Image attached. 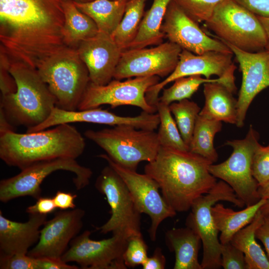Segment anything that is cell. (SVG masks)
Segmentation results:
<instances>
[{"mask_svg": "<svg viewBox=\"0 0 269 269\" xmlns=\"http://www.w3.org/2000/svg\"><path fill=\"white\" fill-rule=\"evenodd\" d=\"M38 269H77L78 267L65 263L61 259L37 258Z\"/></svg>", "mask_w": 269, "mask_h": 269, "instance_id": "f6af8a7d", "label": "cell"}, {"mask_svg": "<svg viewBox=\"0 0 269 269\" xmlns=\"http://www.w3.org/2000/svg\"><path fill=\"white\" fill-rule=\"evenodd\" d=\"M266 199H261L258 202L246 206L242 210L236 211L226 207L221 203H216L211 208L214 222L219 232L221 244L230 242L233 236L240 230L250 224Z\"/></svg>", "mask_w": 269, "mask_h": 269, "instance_id": "d4e9b609", "label": "cell"}, {"mask_svg": "<svg viewBox=\"0 0 269 269\" xmlns=\"http://www.w3.org/2000/svg\"><path fill=\"white\" fill-rule=\"evenodd\" d=\"M205 104L199 115L226 123L236 125L237 100L223 84L216 82L203 84Z\"/></svg>", "mask_w": 269, "mask_h": 269, "instance_id": "cb8c5ba5", "label": "cell"}, {"mask_svg": "<svg viewBox=\"0 0 269 269\" xmlns=\"http://www.w3.org/2000/svg\"><path fill=\"white\" fill-rule=\"evenodd\" d=\"M257 16L269 17V0H234Z\"/></svg>", "mask_w": 269, "mask_h": 269, "instance_id": "60d3db41", "label": "cell"}, {"mask_svg": "<svg viewBox=\"0 0 269 269\" xmlns=\"http://www.w3.org/2000/svg\"><path fill=\"white\" fill-rule=\"evenodd\" d=\"M62 0H0V49L37 69L66 45Z\"/></svg>", "mask_w": 269, "mask_h": 269, "instance_id": "6da1fadb", "label": "cell"}, {"mask_svg": "<svg viewBox=\"0 0 269 269\" xmlns=\"http://www.w3.org/2000/svg\"><path fill=\"white\" fill-rule=\"evenodd\" d=\"M159 118L157 133L161 146L188 151L189 146L183 140L175 121L172 116L169 105L158 102L156 105Z\"/></svg>", "mask_w": 269, "mask_h": 269, "instance_id": "d6a6232c", "label": "cell"}, {"mask_svg": "<svg viewBox=\"0 0 269 269\" xmlns=\"http://www.w3.org/2000/svg\"><path fill=\"white\" fill-rule=\"evenodd\" d=\"M72 0L75 1H79V2H88V1H93L94 0Z\"/></svg>", "mask_w": 269, "mask_h": 269, "instance_id": "f907efd6", "label": "cell"}, {"mask_svg": "<svg viewBox=\"0 0 269 269\" xmlns=\"http://www.w3.org/2000/svg\"><path fill=\"white\" fill-rule=\"evenodd\" d=\"M261 225L256 231V237L263 244L269 259V216H264Z\"/></svg>", "mask_w": 269, "mask_h": 269, "instance_id": "bcb514c9", "label": "cell"}, {"mask_svg": "<svg viewBox=\"0 0 269 269\" xmlns=\"http://www.w3.org/2000/svg\"><path fill=\"white\" fill-rule=\"evenodd\" d=\"M86 146L76 128L63 124L33 133L0 132V158L22 170L37 162L59 158L76 159Z\"/></svg>", "mask_w": 269, "mask_h": 269, "instance_id": "3957f363", "label": "cell"}, {"mask_svg": "<svg viewBox=\"0 0 269 269\" xmlns=\"http://www.w3.org/2000/svg\"><path fill=\"white\" fill-rule=\"evenodd\" d=\"M212 163L189 150L160 146L155 158L145 165L144 173L157 183L171 209L184 212L217 183L216 178L209 171Z\"/></svg>", "mask_w": 269, "mask_h": 269, "instance_id": "7a4b0ae2", "label": "cell"}, {"mask_svg": "<svg viewBox=\"0 0 269 269\" xmlns=\"http://www.w3.org/2000/svg\"><path fill=\"white\" fill-rule=\"evenodd\" d=\"M222 122L209 119L199 114L190 141L189 151L200 155L213 163L218 154L214 146L216 134L222 129Z\"/></svg>", "mask_w": 269, "mask_h": 269, "instance_id": "f546056e", "label": "cell"}, {"mask_svg": "<svg viewBox=\"0 0 269 269\" xmlns=\"http://www.w3.org/2000/svg\"><path fill=\"white\" fill-rule=\"evenodd\" d=\"M88 123L111 126L129 125L138 129L154 131L159 124L158 114L144 111L135 117H123L104 110L101 107L75 111H67L55 107L43 123L27 129L26 133L42 131L63 124Z\"/></svg>", "mask_w": 269, "mask_h": 269, "instance_id": "ac0fdd59", "label": "cell"}, {"mask_svg": "<svg viewBox=\"0 0 269 269\" xmlns=\"http://www.w3.org/2000/svg\"><path fill=\"white\" fill-rule=\"evenodd\" d=\"M182 50L169 41L150 48L127 49L122 53L114 79L167 77L175 69Z\"/></svg>", "mask_w": 269, "mask_h": 269, "instance_id": "2e32d148", "label": "cell"}, {"mask_svg": "<svg viewBox=\"0 0 269 269\" xmlns=\"http://www.w3.org/2000/svg\"><path fill=\"white\" fill-rule=\"evenodd\" d=\"M76 194L62 191H57L53 199L57 208L62 210L75 209L76 205L74 201L77 198Z\"/></svg>", "mask_w": 269, "mask_h": 269, "instance_id": "7bdbcfd3", "label": "cell"}, {"mask_svg": "<svg viewBox=\"0 0 269 269\" xmlns=\"http://www.w3.org/2000/svg\"><path fill=\"white\" fill-rule=\"evenodd\" d=\"M47 221V215L29 214L28 221L18 222L3 216L0 211V257L27 254L39 240L40 228Z\"/></svg>", "mask_w": 269, "mask_h": 269, "instance_id": "7402d4cb", "label": "cell"}, {"mask_svg": "<svg viewBox=\"0 0 269 269\" xmlns=\"http://www.w3.org/2000/svg\"><path fill=\"white\" fill-rule=\"evenodd\" d=\"M36 69L56 98V107L77 110L90 80L76 49L64 47L44 60Z\"/></svg>", "mask_w": 269, "mask_h": 269, "instance_id": "5b68a950", "label": "cell"}, {"mask_svg": "<svg viewBox=\"0 0 269 269\" xmlns=\"http://www.w3.org/2000/svg\"><path fill=\"white\" fill-rule=\"evenodd\" d=\"M64 15L62 29L63 41L69 47L76 48L83 40L96 35L99 30L95 22L81 11L72 0H62Z\"/></svg>", "mask_w": 269, "mask_h": 269, "instance_id": "4316f807", "label": "cell"}, {"mask_svg": "<svg viewBox=\"0 0 269 269\" xmlns=\"http://www.w3.org/2000/svg\"><path fill=\"white\" fill-rule=\"evenodd\" d=\"M76 49L87 68L90 82L104 85L114 79L123 51L111 34L98 31L81 42Z\"/></svg>", "mask_w": 269, "mask_h": 269, "instance_id": "44dd1931", "label": "cell"}, {"mask_svg": "<svg viewBox=\"0 0 269 269\" xmlns=\"http://www.w3.org/2000/svg\"><path fill=\"white\" fill-rule=\"evenodd\" d=\"M174 82L170 87L163 88L158 102L169 105L175 101L190 99L202 84L206 83L220 82L229 89L226 82L221 78L207 79L198 75L180 77Z\"/></svg>", "mask_w": 269, "mask_h": 269, "instance_id": "1f68e13d", "label": "cell"}, {"mask_svg": "<svg viewBox=\"0 0 269 269\" xmlns=\"http://www.w3.org/2000/svg\"><path fill=\"white\" fill-rule=\"evenodd\" d=\"M147 0H128L123 17L111 35L123 51L129 49L135 38L144 15Z\"/></svg>", "mask_w": 269, "mask_h": 269, "instance_id": "4dcf8cb0", "label": "cell"}, {"mask_svg": "<svg viewBox=\"0 0 269 269\" xmlns=\"http://www.w3.org/2000/svg\"><path fill=\"white\" fill-rule=\"evenodd\" d=\"M86 230L74 238L62 256L65 263L75 262L84 269H126L123 254L128 238L119 234L100 241L90 238Z\"/></svg>", "mask_w": 269, "mask_h": 269, "instance_id": "5bb4252c", "label": "cell"}, {"mask_svg": "<svg viewBox=\"0 0 269 269\" xmlns=\"http://www.w3.org/2000/svg\"><path fill=\"white\" fill-rule=\"evenodd\" d=\"M171 0H153L150 8L144 14L137 34L129 49H140L162 43L165 35L161 31V26Z\"/></svg>", "mask_w": 269, "mask_h": 269, "instance_id": "f1b7e54d", "label": "cell"}, {"mask_svg": "<svg viewBox=\"0 0 269 269\" xmlns=\"http://www.w3.org/2000/svg\"><path fill=\"white\" fill-rule=\"evenodd\" d=\"M127 0H94L88 2H73L81 11L93 19L99 31L112 35L123 17Z\"/></svg>", "mask_w": 269, "mask_h": 269, "instance_id": "484cf974", "label": "cell"}, {"mask_svg": "<svg viewBox=\"0 0 269 269\" xmlns=\"http://www.w3.org/2000/svg\"><path fill=\"white\" fill-rule=\"evenodd\" d=\"M157 76L137 77L121 81L112 79L108 84L99 85L89 82L78 105L83 110L109 105L112 108L121 106H133L148 113L157 112L145 99L148 89L159 82Z\"/></svg>", "mask_w": 269, "mask_h": 269, "instance_id": "4fadbf2b", "label": "cell"}, {"mask_svg": "<svg viewBox=\"0 0 269 269\" xmlns=\"http://www.w3.org/2000/svg\"><path fill=\"white\" fill-rule=\"evenodd\" d=\"M97 156L105 160L119 174L126 184L139 212L149 217L151 225L148 232L150 240L154 241L161 223L176 214L160 195L157 183L145 173L140 174L119 165L107 154H101Z\"/></svg>", "mask_w": 269, "mask_h": 269, "instance_id": "9a60e30c", "label": "cell"}, {"mask_svg": "<svg viewBox=\"0 0 269 269\" xmlns=\"http://www.w3.org/2000/svg\"><path fill=\"white\" fill-rule=\"evenodd\" d=\"M252 170L259 185L269 180V144H258L253 154Z\"/></svg>", "mask_w": 269, "mask_h": 269, "instance_id": "8d00e7d4", "label": "cell"}, {"mask_svg": "<svg viewBox=\"0 0 269 269\" xmlns=\"http://www.w3.org/2000/svg\"><path fill=\"white\" fill-rule=\"evenodd\" d=\"M221 267L224 269H248L244 253L231 242L221 244Z\"/></svg>", "mask_w": 269, "mask_h": 269, "instance_id": "74e56055", "label": "cell"}, {"mask_svg": "<svg viewBox=\"0 0 269 269\" xmlns=\"http://www.w3.org/2000/svg\"><path fill=\"white\" fill-rule=\"evenodd\" d=\"M197 23L172 0L166 9L161 31L169 41L196 54L211 51L233 53L223 42L208 36Z\"/></svg>", "mask_w": 269, "mask_h": 269, "instance_id": "e0dca14e", "label": "cell"}, {"mask_svg": "<svg viewBox=\"0 0 269 269\" xmlns=\"http://www.w3.org/2000/svg\"><path fill=\"white\" fill-rule=\"evenodd\" d=\"M60 170L75 174L73 181L77 190L87 186L92 175L91 169L79 164L76 159L59 158L37 162L21 170L17 175L0 181V201L6 203L27 196L37 199L41 197L40 185L44 179Z\"/></svg>", "mask_w": 269, "mask_h": 269, "instance_id": "30bf717a", "label": "cell"}, {"mask_svg": "<svg viewBox=\"0 0 269 269\" xmlns=\"http://www.w3.org/2000/svg\"><path fill=\"white\" fill-rule=\"evenodd\" d=\"M224 43L235 55L242 74V84L237 99L236 123L237 127L242 128L254 99L269 87V51L264 50L255 52H248Z\"/></svg>", "mask_w": 269, "mask_h": 269, "instance_id": "d6986e66", "label": "cell"}, {"mask_svg": "<svg viewBox=\"0 0 269 269\" xmlns=\"http://www.w3.org/2000/svg\"><path fill=\"white\" fill-rule=\"evenodd\" d=\"M220 201L231 202L240 208L245 206L233 189L221 180L207 193L194 201L186 219V226L194 229L201 240L202 269H218L221 267V244L211 212L212 207Z\"/></svg>", "mask_w": 269, "mask_h": 269, "instance_id": "ba28073f", "label": "cell"}, {"mask_svg": "<svg viewBox=\"0 0 269 269\" xmlns=\"http://www.w3.org/2000/svg\"><path fill=\"white\" fill-rule=\"evenodd\" d=\"M260 211L264 216H269V198L266 199L265 203L260 208Z\"/></svg>", "mask_w": 269, "mask_h": 269, "instance_id": "681fc988", "label": "cell"}, {"mask_svg": "<svg viewBox=\"0 0 269 269\" xmlns=\"http://www.w3.org/2000/svg\"><path fill=\"white\" fill-rule=\"evenodd\" d=\"M166 260L160 247H156L152 255L147 257L141 265L143 269H164L165 268Z\"/></svg>", "mask_w": 269, "mask_h": 269, "instance_id": "ee69618b", "label": "cell"}, {"mask_svg": "<svg viewBox=\"0 0 269 269\" xmlns=\"http://www.w3.org/2000/svg\"><path fill=\"white\" fill-rule=\"evenodd\" d=\"M0 269H38L37 258L27 254L0 257Z\"/></svg>", "mask_w": 269, "mask_h": 269, "instance_id": "ab89813d", "label": "cell"}, {"mask_svg": "<svg viewBox=\"0 0 269 269\" xmlns=\"http://www.w3.org/2000/svg\"><path fill=\"white\" fill-rule=\"evenodd\" d=\"M147 249L148 247L142 234L129 238L123 254V259L126 267L135 268L142 265L148 257Z\"/></svg>", "mask_w": 269, "mask_h": 269, "instance_id": "d590c367", "label": "cell"}, {"mask_svg": "<svg viewBox=\"0 0 269 269\" xmlns=\"http://www.w3.org/2000/svg\"><path fill=\"white\" fill-rule=\"evenodd\" d=\"M233 55L215 51L196 54L182 49L174 70L163 81L148 89L145 94L147 102L155 106L159 94L166 85L179 78L196 75L207 79L216 75L226 82L229 89L234 93L237 90L234 77L236 67L232 61Z\"/></svg>", "mask_w": 269, "mask_h": 269, "instance_id": "7c38bea8", "label": "cell"}, {"mask_svg": "<svg viewBox=\"0 0 269 269\" xmlns=\"http://www.w3.org/2000/svg\"><path fill=\"white\" fill-rule=\"evenodd\" d=\"M9 71L17 89L14 93L1 96L0 113L13 128L39 125L56 107V98L36 69L11 61Z\"/></svg>", "mask_w": 269, "mask_h": 269, "instance_id": "277c9868", "label": "cell"}, {"mask_svg": "<svg viewBox=\"0 0 269 269\" xmlns=\"http://www.w3.org/2000/svg\"><path fill=\"white\" fill-rule=\"evenodd\" d=\"M84 135L104 149L115 162L133 171H136L140 162L152 161L161 146L154 131L129 125L88 130Z\"/></svg>", "mask_w": 269, "mask_h": 269, "instance_id": "8992f818", "label": "cell"}, {"mask_svg": "<svg viewBox=\"0 0 269 269\" xmlns=\"http://www.w3.org/2000/svg\"><path fill=\"white\" fill-rule=\"evenodd\" d=\"M197 22L206 21L224 0H174Z\"/></svg>", "mask_w": 269, "mask_h": 269, "instance_id": "e575fe53", "label": "cell"}, {"mask_svg": "<svg viewBox=\"0 0 269 269\" xmlns=\"http://www.w3.org/2000/svg\"><path fill=\"white\" fill-rule=\"evenodd\" d=\"M56 208L53 198L40 197L34 205L26 208V212L29 214L47 215L54 211Z\"/></svg>", "mask_w": 269, "mask_h": 269, "instance_id": "b9f144b4", "label": "cell"}, {"mask_svg": "<svg viewBox=\"0 0 269 269\" xmlns=\"http://www.w3.org/2000/svg\"><path fill=\"white\" fill-rule=\"evenodd\" d=\"M169 108L183 140L189 146L200 108L195 102L185 99L171 103Z\"/></svg>", "mask_w": 269, "mask_h": 269, "instance_id": "836d02e7", "label": "cell"}, {"mask_svg": "<svg viewBox=\"0 0 269 269\" xmlns=\"http://www.w3.org/2000/svg\"><path fill=\"white\" fill-rule=\"evenodd\" d=\"M220 40L242 50H265L267 37L258 16L234 0H224L205 22Z\"/></svg>", "mask_w": 269, "mask_h": 269, "instance_id": "52a82bcc", "label": "cell"}, {"mask_svg": "<svg viewBox=\"0 0 269 269\" xmlns=\"http://www.w3.org/2000/svg\"><path fill=\"white\" fill-rule=\"evenodd\" d=\"M85 214L80 208L56 213L52 219L45 222L38 242L27 255L36 258L61 259L68 244L82 229Z\"/></svg>", "mask_w": 269, "mask_h": 269, "instance_id": "ffe728a7", "label": "cell"}, {"mask_svg": "<svg viewBox=\"0 0 269 269\" xmlns=\"http://www.w3.org/2000/svg\"><path fill=\"white\" fill-rule=\"evenodd\" d=\"M165 244L175 254L174 269H202L198 261L202 243L199 234L192 228H172L165 234Z\"/></svg>", "mask_w": 269, "mask_h": 269, "instance_id": "603a6c76", "label": "cell"}, {"mask_svg": "<svg viewBox=\"0 0 269 269\" xmlns=\"http://www.w3.org/2000/svg\"><path fill=\"white\" fill-rule=\"evenodd\" d=\"M11 60L7 55L0 49V89L1 96L14 93L16 84L9 71Z\"/></svg>", "mask_w": 269, "mask_h": 269, "instance_id": "f35d334b", "label": "cell"}, {"mask_svg": "<svg viewBox=\"0 0 269 269\" xmlns=\"http://www.w3.org/2000/svg\"><path fill=\"white\" fill-rule=\"evenodd\" d=\"M264 217L259 210L252 222L239 231L230 241L244 253L248 269H269V259L257 242L255 235Z\"/></svg>", "mask_w": 269, "mask_h": 269, "instance_id": "83f0119b", "label": "cell"}, {"mask_svg": "<svg viewBox=\"0 0 269 269\" xmlns=\"http://www.w3.org/2000/svg\"><path fill=\"white\" fill-rule=\"evenodd\" d=\"M259 140V133L251 125L244 138L228 140L225 143L233 148L230 157L223 162L212 163L209 166L211 174L227 183L246 206L261 199L259 185L252 170L253 156Z\"/></svg>", "mask_w": 269, "mask_h": 269, "instance_id": "9c48e42d", "label": "cell"}, {"mask_svg": "<svg viewBox=\"0 0 269 269\" xmlns=\"http://www.w3.org/2000/svg\"><path fill=\"white\" fill-rule=\"evenodd\" d=\"M258 194L260 199L269 198V180L264 184L259 185Z\"/></svg>", "mask_w": 269, "mask_h": 269, "instance_id": "c3c4849f", "label": "cell"}, {"mask_svg": "<svg viewBox=\"0 0 269 269\" xmlns=\"http://www.w3.org/2000/svg\"><path fill=\"white\" fill-rule=\"evenodd\" d=\"M266 33L267 45L265 50L269 51V17L258 16Z\"/></svg>", "mask_w": 269, "mask_h": 269, "instance_id": "7dc6e473", "label": "cell"}, {"mask_svg": "<svg viewBox=\"0 0 269 269\" xmlns=\"http://www.w3.org/2000/svg\"><path fill=\"white\" fill-rule=\"evenodd\" d=\"M96 188L105 195L111 216L102 226L101 233L112 232L127 238L141 235L140 214L124 180L109 165L101 171L95 182Z\"/></svg>", "mask_w": 269, "mask_h": 269, "instance_id": "8fae6325", "label": "cell"}]
</instances>
